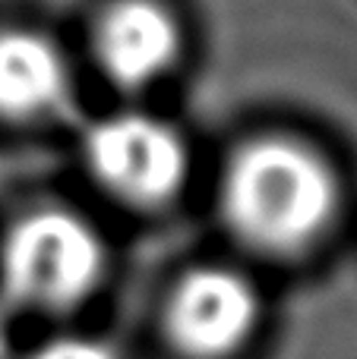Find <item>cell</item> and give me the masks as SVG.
Listing matches in <instances>:
<instances>
[{"label":"cell","mask_w":357,"mask_h":359,"mask_svg":"<svg viewBox=\"0 0 357 359\" xmlns=\"http://www.w3.org/2000/svg\"><path fill=\"white\" fill-rule=\"evenodd\" d=\"M32 359H120L111 344L98 341V337H54L44 347H38Z\"/></svg>","instance_id":"52a82bcc"},{"label":"cell","mask_w":357,"mask_h":359,"mask_svg":"<svg viewBox=\"0 0 357 359\" xmlns=\"http://www.w3.org/2000/svg\"><path fill=\"white\" fill-rule=\"evenodd\" d=\"M82 158L101 189L136 208L171 202L190 170L183 136L143 111L101 117L82 139Z\"/></svg>","instance_id":"3957f363"},{"label":"cell","mask_w":357,"mask_h":359,"mask_svg":"<svg viewBox=\"0 0 357 359\" xmlns=\"http://www.w3.org/2000/svg\"><path fill=\"white\" fill-rule=\"evenodd\" d=\"M219 198L221 217L244 246L297 255L332 227L342 186L316 149L291 136H259L228 158Z\"/></svg>","instance_id":"6da1fadb"},{"label":"cell","mask_w":357,"mask_h":359,"mask_svg":"<svg viewBox=\"0 0 357 359\" xmlns=\"http://www.w3.org/2000/svg\"><path fill=\"white\" fill-rule=\"evenodd\" d=\"M10 353V331H6V318L0 316V359H6Z\"/></svg>","instance_id":"ba28073f"},{"label":"cell","mask_w":357,"mask_h":359,"mask_svg":"<svg viewBox=\"0 0 357 359\" xmlns=\"http://www.w3.org/2000/svg\"><path fill=\"white\" fill-rule=\"evenodd\" d=\"M181 25L158 0H114L101 10L92 32V50L101 73L120 88L158 82L181 54Z\"/></svg>","instance_id":"5b68a950"},{"label":"cell","mask_w":357,"mask_h":359,"mask_svg":"<svg viewBox=\"0 0 357 359\" xmlns=\"http://www.w3.org/2000/svg\"><path fill=\"white\" fill-rule=\"evenodd\" d=\"M108 252L98 230L70 208L25 211L0 246V280L16 303L67 312L101 284Z\"/></svg>","instance_id":"7a4b0ae2"},{"label":"cell","mask_w":357,"mask_h":359,"mask_svg":"<svg viewBox=\"0 0 357 359\" xmlns=\"http://www.w3.org/2000/svg\"><path fill=\"white\" fill-rule=\"evenodd\" d=\"M259 325V290L234 268L200 265L187 271L168 299V334L193 359L238 353Z\"/></svg>","instance_id":"277c9868"},{"label":"cell","mask_w":357,"mask_h":359,"mask_svg":"<svg viewBox=\"0 0 357 359\" xmlns=\"http://www.w3.org/2000/svg\"><path fill=\"white\" fill-rule=\"evenodd\" d=\"M70 95V69L60 48L41 32L0 29V117L38 120Z\"/></svg>","instance_id":"8992f818"}]
</instances>
